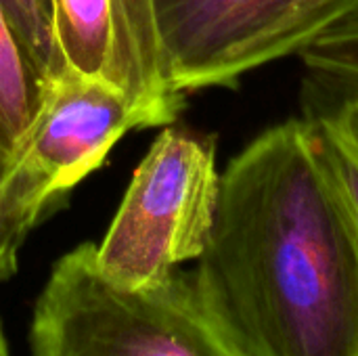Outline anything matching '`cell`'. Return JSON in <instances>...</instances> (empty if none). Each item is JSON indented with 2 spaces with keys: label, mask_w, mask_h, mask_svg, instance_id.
I'll return each mask as SVG.
<instances>
[{
  "label": "cell",
  "mask_w": 358,
  "mask_h": 356,
  "mask_svg": "<svg viewBox=\"0 0 358 356\" xmlns=\"http://www.w3.org/2000/svg\"><path fill=\"white\" fill-rule=\"evenodd\" d=\"M195 262L243 356H358V233L315 120L273 126L231 159Z\"/></svg>",
  "instance_id": "cell-1"
},
{
  "label": "cell",
  "mask_w": 358,
  "mask_h": 356,
  "mask_svg": "<svg viewBox=\"0 0 358 356\" xmlns=\"http://www.w3.org/2000/svg\"><path fill=\"white\" fill-rule=\"evenodd\" d=\"M29 356H243L210 315L193 271L143 287L109 281L96 243L63 254L36 300Z\"/></svg>",
  "instance_id": "cell-2"
},
{
  "label": "cell",
  "mask_w": 358,
  "mask_h": 356,
  "mask_svg": "<svg viewBox=\"0 0 358 356\" xmlns=\"http://www.w3.org/2000/svg\"><path fill=\"white\" fill-rule=\"evenodd\" d=\"M218 193L216 138L166 128L136 166L96 245L101 273L122 287H143L197 260L214 225Z\"/></svg>",
  "instance_id": "cell-3"
},
{
  "label": "cell",
  "mask_w": 358,
  "mask_h": 356,
  "mask_svg": "<svg viewBox=\"0 0 358 356\" xmlns=\"http://www.w3.org/2000/svg\"><path fill=\"white\" fill-rule=\"evenodd\" d=\"M155 126L122 86L65 65L46 82L44 99L0 176V210L25 235L107 157L132 128Z\"/></svg>",
  "instance_id": "cell-4"
},
{
  "label": "cell",
  "mask_w": 358,
  "mask_h": 356,
  "mask_svg": "<svg viewBox=\"0 0 358 356\" xmlns=\"http://www.w3.org/2000/svg\"><path fill=\"white\" fill-rule=\"evenodd\" d=\"M357 0H151L168 88L233 86L241 76L302 52Z\"/></svg>",
  "instance_id": "cell-5"
},
{
  "label": "cell",
  "mask_w": 358,
  "mask_h": 356,
  "mask_svg": "<svg viewBox=\"0 0 358 356\" xmlns=\"http://www.w3.org/2000/svg\"><path fill=\"white\" fill-rule=\"evenodd\" d=\"M50 10L55 44L63 63L78 73L107 80L132 94L122 52L117 0H50Z\"/></svg>",
  "instance_id": "cell-6"
},
{
  "label": "cell",
  "mask_w": 358,
  "mask_h": 356,
  "mask_svg": "<svg viewBox=\"0 0 358 356\" xmlns=\"http://www.w3.org/2000/svg\"><path fill=\"white\" fill-rule=\"evenodd\" d=\"M122 52L132 94L153 115L155 124H170L182 109L185 97L174 94L162 69V52L151 0H117Z\"/></svg>",
  "instance_id": "cell-7"
},
{
  "label": "cell",
  "mask_w": 358,
  "mask_h": 356,
  "mask_svg": "<svg viewBox=\"0 0 358 356\" xmlns=\"http://www.w3.org/2000/svg\"><path fill=\"white\" fill-rule=\"evenodd\" d=\"M46 80L0 6V174L44 99Z\"/></svg>",
  "instance_id": "cell-8"
},
{
  "label": "cell",
  "mask_w": 358,
  "mask_h": 356,
  "mask_svg": "<svg viewBox=\"0 0 358 356\" xmlns=\"http://www.w3.org/2000/svg\"><path fill=\"white\" fill-rule=\"evenodd\" d=\"M300 55L317 78L340 90L358 88V0Z\"/></svg>",
  "instance_id": "cell-9"
},
{
  "label": "cell",
  "mask_w": 358,
  "mask_h": 356,
  "mask_svg": "<svg viewBox=\"0 0 358 356\" xmlns=\"http://www.w3.org/2000/svg\"><path fill=\"white\" fill-rule=\"evenodd\" d=\"M0 6L44 80L48 82L63 71L65 63L52 34L50 0H0Z\"/></svg>",
  "instance_id": "cell-10"
},
{
  "label": "cell",
  "mask_w": 358,
  "mask_h": 356,
  "mask_svg": "<svg viewBox=\"0 0 358 356\" xmlns=\"http://www.w3.org/2000/svg\"><path fill=\"white\" fill-rule=\"evenodd\" d=\"M313 120L321 134L327 166L338 183V189L344 197V204L358 233V151L344 138V134L327 115H317Z\"/></svg>",
  "instance_id": "cell-11"
},
{
  "label": "cell",
  "mask_w": 358,
  "mask_h": 356,
  "mask_svg": "<svg viewBox=\"0 0 358 356\" xmlns=\"http://www.w3.org/2000/svg\"><path fill=\"white\" fill-rule=\"evenodd\" d=\"M344 138L358 151V88H346L340 107L327 115Z\"/></svg>",
  "instance_id": "cell-12"
},
{
  "label": "cell",
  "mask_w": 358,
  "mask_h": 356,
  "mask_svg": "<svg viewBox=\"0 0 358 356\" xmlns=\"http://www.w3.org/2000/svg\"><path fill=\"white\" fill-rule=\"evenodd\" d=\"M21 243H23V237L17 235L8 227V222L4 220L2 210H0V283L8 281L17 273Z\"/></svg>",
  "instance_id": "cell-13"
},
{
  "label": "cell",
  "mask_w": 358,
  "mask_h": 356,
  "mask_svg": "<svg viewBox=\"0 0 358 356\" xmlns=\"http://www.w3.org/2000/svg\"><path fill=\"white\" fill-rule=\"evenodd\" d=\"M0 356H8L6 340H4V334H2V325H0Z\"/></svg>",
  "instance_id": "cell-14"
}]
</instances>
